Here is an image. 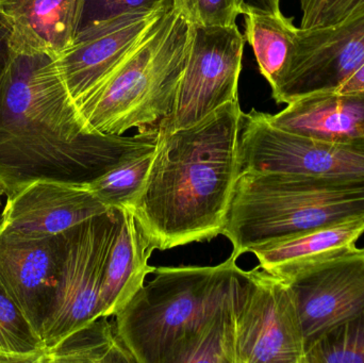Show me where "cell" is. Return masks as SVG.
I'll return each mask as SVG.
<instances>
[{
  "label": "cell",
  "mask_w": 364,
  "mask_h": 363,
  "mask_svg": "<svg viewBox=\"0 0 364 363\" xmlns=\"http://www.w3.org/2000/svg\"><path fill=\"white\" fill-rule=\"evenodd\" d=\"M129 136L92 129L55 58L12 49L0 81V189L10 196L41 179L87 185L134 153Z\"/></svg>",
  "instance_id": "obj_1"
},
{
  "label": "cell",
  "mask_w": 364,
  "mask_h": 363,
  "mask_svg": "<svg viewBox=\"0 0 364 363\" xmlns=\"http://www.w3.org/2000/svg\"><path fill=\"white\" fill-rule=\"evenodd\" d=\"M239 99L194 125L158 130L144 185L128 210L149 247L174 249L222 234L242 172Z\"/></svg>",
  "instance_id": "obj_2"
},
{
  "label": "cell",
  "mask_w": 364,
  "mask_h": 363,
  "mask_svg": "<svg viewBox=\"0 0 364 363\" xmlns=\"http://www.w3.org/2000/svg\"><path fill=\"white\" fill-rule=\"evenodd\" d=\"M192 26L166 11L110 74L80 102L87 125L105 134L157 129L170 114L188 60Z\"/></svg>",
  "instance_id": "obj_3"
},
{
  "label": "cell",
  "mask_w": 364,
  "mask_h": 363,
  "mask_svg": "<svg viewBox=\"0 0 364 363\" xmlns=\"http://www.w3.org/2000/svg\"><path fill=\"white\" fill-rule=\"evenodd\" d=\"M364 215V177L242 170L224 234L239 258L252 247Z\"/></svg>",
  "instance_id": "obj_4"
},
{
  "label": "cell",
  "mask_w": 364,
  "mask_h": 363,
  "mask_svg": "<svg viewBox=\"0 0 364 363\" xmlns=\"http://www.w3.org/2000/svg\"><path fill=\"white\" fill-rule=\"evenodd\" d=\"M237 259L231 254L215 266L155 269V277L115 315L117 335L136 363L171 362L228 298Z\"/></svg>",
  "instance_id": "obj_5"
},
{
  "label": "cell",
  "mask_w": 364,
  "mask_h": 363,
  "mask_svg": "<svg viewBox=\"0 0 364 363\" xmlns=\"http://www.w3.org/2000/svg\"><path fill=\"white\" fill-rule=\"evenodd\" d=\"M235 363H304L306 345L292 291L258 268L233 279Z\"/></svg>",
  "instance_id": "obj_6"
},
{
  "label": "cell",
  "mask_w": 364,
  "mask_h": 363,
  "mask_svg": "<svg viewBox=\"0 0 364 363\" xmlns=\"http://www.w3.org/2000/svg\"><path fill=\"white\" fill-rule=\"evenodd\" d=\"M119 209L112 208L63 232L59 283L43 326L45 350L102 317V279L119 228Z\"/></svg>",
  "instance_id": "obj_7"
},
{
  "label": "cell",
  "mask_w": 364,
  "mask_h": 363,
  "mask_svg": "<svg viewBox=\"0 0 364 363\" xmlns=\"http://www.w3.org/2000/svg\"><path fill=\"white\" fill-rule=\"evenodd\" d=\"M245 36L237 25L193 27L186 68L170 114L158 130L194 125L223 104L237 100Z\"/></svg>",
  "instance_id": "obj_8"
},
{
  "label": "cell",
  "mask_w": 364,
  "mask_h": 363,
  "mask_svg": "<svg viewBox=\"0 0 364 363\" xmlns=\"http://www.w3.org/2000/svg\"><path fill=\"white\" fill-rule=\"evenodd\" d=\"M242 170L314 177H364V140L325 142L278 129L265 113H242Z\"/></svg>",
  "instance_id": "obj_9"
},
{
  "label": "cell",
  "mask_w": 364,
  "mask_h": 363,
  "mask_svg": "<svg viewBox=\"0 0 364 363\" xmlns=\"http://www.w3.org/2000/svg\"><path fill=\"white\" fill-rule=\"evenodd\" d=\"M364 64V6L337 25L297 29L290 61L272 96L277 104L340 87Z\"/></svg>",
  "instance_id": "obj_10"
},
{
  "label": "cell",
  "mask_w": 364,
  "mask_h": 363,
  "mask_svg": "<svg viewBox=\"0 0 364 363\" xmlns=\"http://www.w3.org/2000/svg\"><path fill=\"white\" fill-rule=\"evenodd\" d=\"M63 246V232L51 236L0 234V288L41 340L59 283Z\"/></svg>",
  "instance_id": "obj_11"
},
{
  "label": "cell",
  "mask_w": 364,
  "mask_h": 363,
  "mask_svg": "<svg viewBox=\"0 0 364 363\" xmlns=\"http://www.w3.org/2000/svg\"><path fill=\"white\" fill-rule=\"evenodd\" d=\"M286 283L296 304L307 352L331 328L364 313V247Z\"/></svg>",
  "instance_id": "obj_12"
},
{
  "label": "cell",
  "mask_w": 364,
  "mask_h": 363,
  "mask_svg": "<svg viewBox=\"0 0 364 363\" xmlns=\"http://www.w3.org/2000/svg\"><path fill=\"white\" fill-rule=\"evenodd\" d=\"M170 9L126 13L78 31L72 46L55 59L75 102L97 87Z\"/></svg>",
  "instance_id": "obj_13"
},
{
  "label": "cell",
  "mask_w": 364,
  "mask_h": 363,
  "mask_svg": "<svg viewBox=\"0 0 364 363\" xmlns=\"http://www.w3.org/2000/svg\"><path fill=\"white\" fill-rule=\"evenodd\" d=\"M111 209L87 185L41 179L6 196L0 234H59Z\"/></svg>",
  "instance_id": "obj_14"
},
{
  "label": "cell",
  "mask_w": 364,
  "mask_h": 363,
  "mask_svg": "<svg viewBox=\"0 0 364 363\" xmlns=\"http://www.w3.org/2000/svg\"><path fill=\"white\" fill-rule=\"evenodd\" d=\"M364 215L304 230L252 247L259 268L287 281L306 271L356 251Z\"/></svg>",
  "instance_id": "obj_15"
},
{
  "label": "cell",
  "mask_w": 364,
  "mask_h": 363,
  "mask_svg": "<svg viewBox=\"0 0 364 363\" xmlns=\"http://www.w3.org/2000/svg\"><path fill=\"white\" fill-rule=\"evenodd\" d=\"M274 127L297 136L348 143L364 140V93L322 92L288 104L277 114H267Z\"/></svg>",
  "instance_id": "obj_16"
},
{
  "label": "cell",
  "mask_w": 364,
  "mask_h": 363,
  "mask_svg": "<svg viewBox=\"0 0 364 363\" xmlns=\"http://www.w3.org/2000/svg\"><path fill=\"white\" fill-rule=\"evenodd\" d=\"M82 0H0L12 26L13 50L58 59L78 33Z\"/></svg>",
  "instance_id": "obj_17"
},
{
  "label": "cell",
  "mask_w": 364,
  "mask_h": 363,
  "mask_svg": "<svg viewBox=\"0 0 364 363\" xmlns=\"http://www.w3.org/2000/svg\"><path fill=\"white\" fill-rule=\"evenodd\" d=\"M154 249L143 237L132 211L119 209V223L111 245L102 286V317L117 315L144 285L156 268L149 266Z\"/></svg>",
  "instance_id": "obj_18"
},
{
  "label": "cell",
  "mask_w": 364,
  "mask_h": 363,
  "mask_svg": "<svg viewBox=\"0 0 364 363\" xmlns=\"http://www.w3.org/2000/svg\"><path fill=\"white\" fill-rule=\"evenodd\" d=\"M136 363L114 323L100 317L46 349L41 363Z\"/></svg>",
  "instance_id": "obj_19"
},
{
  "label": "cell",
  "mask_w": 364,
  "mask_h": 363,
  "mask_svg": "<svg viewBox=\"0 0 364 363\" xmlns=\"http://www.w3.org/2000/svg\"><path fill=\"white\" fill-rule=\"evenodd\" d=\"M297 29L284 14H245V40L252 47L259 70L272 90L284 75L294 46Z\"/></svg>",
  "instance_id": "obj_20"
},
{
  "label": "cell",
  "mask_w": 364,
  "mask_h": 363,
  "mask_svg": "<svg viewBox=\"0 0 364 363\" xmlns=\"http://www.w3.org/2000/svg\"><path fill=\"white\" fill-rule=\"evenodd\" d=\"M235 360L232 283L230 294L224 304L178 347L170 363H235Z\"/></svg>",
  "instance_id": "obj_21"
},
{
  "label": "cell",
  "mask_w": 364,
  "mask_h": 363,
  "mask_svg": "<svg viewBox=\"0 0 364 363\" xmlns=\"http://www.w3.org/2000/svg\"><path fill=\"white\" fill-rule=\"evenodd\" d=\"M43 341L0 288V363H41Z\"/></svg>",
  "instance_id": "obj_22"
},
{
  "label": "cell",
  "mask_w": 364,
  "mask_h": 363,
  "mask_svg": "<svg viewBox=\"0 0 364 363\" xmlns=\"http://www.w3.org/2000/svg\"><path fill=\"white\" fill-rule=\"evenodd\" d=\"M155 151L123 162L87 185L109 208L130 209L144 185Z\"/></svg>",
  "instance_id": "obj_23"
},
{
  "label": "cell",
  "mask_w": 364,
  "mask_h": 363,
  "mask_svg": "<svg viewBox=\"0 0 364 363\" xmlns=\"http://www.w3.org/2000/svg\"><path fill=\"white\" fill-rule=\"evenodd\" d=\"M304 363H364V313L323 335L307 350Z\"/></svg>",
  "instance_id": "obj_24"
},
{
  "label": "cell",
  "mask_w": 364,
  "mask_h": 363,
  "mask_svg": "<svg viewBox=\"0 0 364 363\" xmlns=\"http://www.w3.org/2000/svg\"><path fill=\"white\" fill-rule=\"evenodd\" d=\"M172 9L193 27H230L242 14L240 0H172Z\"/></svg>",
  "instance_id": "obj_25"
},
{
  "label": "cell",
  "mask_w": 364,
  "mask_h": 363,
  "mask_svg": "<svg viewBox=\"0 0 364 363\" xmlns=\"http://www.w3.org/2000/svg\"><path fill=\"white\" fill-rule=\"evenodd\" d=\"M172 8V0H82L78 31L126 13Z\"/></svg>",
  "instance_id": "obj_26"
},
{
  "label": "cell",
  "mask_w": 364,
  "mask_h": 363,
  "mask_svg": "<svg viewBox=\"0 0 364 363\" xmlns=\"http://www.w3.org/2000/svg\"><path fill=\"white\" fill-rule=\"evenodd\" d=\"M363 6L364 0H301V28L337 25Z\"/></svg>",
  "instance_id": "obj_27"
},
{
  "label": "cell",
  "mask_w": 364,
  "mask_h": 363,
  "mask_svg": "<svg viewBox=\"0 0 364 363\" xmlns=\"http://www.w3.org/2000/svg\"><path fill=\"white\" fill-rule=\"evenodd\" d=\"M11 38H12V26L0 9V81L6 74L12 57Z\"/></svg>",
  "instance_id": "obj_28"
},
{
  "label": "cell",
  "mask_w": 364,
  "mask_h": 363,
  "mask_svg": "<svg viewBox=\"0 0 364 363\" xmlns=\"http://www.w3.org/2000/svg\"><path fill=\"white\" fill-rule=\"evenodd\" d=\"M242 14L257 13V14L278 15L280 11V0H240Z\"/></svg>",
  "instance_id": "obj_29"
},
{
  "label": "cell",
  "mask_w": 364,
  "mask_h": 363,
  "mask_svg": "<svg viewBox=\"0 0 364 363\" xmlns=\"http://www.w3.org/2000/svg\"><path fill=\"white\" fill-rule=\"evenodd\" d=\"M339 92H359V93H364V64L359 68L358 72H355V74L340 87Z\"/></svg>",
  "instance_id": "obj_30"
},
{
  "label": "cell",
  "mask_w": 364,
  "mask_h": 363,
  "mask_svg": "<svg viewBox=\"0 0 364 363\" xmlns=\"http://www.w3.org/2000/svg\"><path fill=\"white\" fill-rule=\"evenodd\" d=\"M2 195H4V192L1 191V189H0V210H1V197ZM0 222H1V212H0Z\"/></svg>",
  "instance_id": "obj_31"
}]
</instances>
